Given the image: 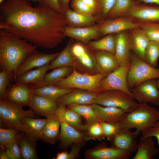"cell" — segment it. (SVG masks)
Returning <instances> with one entry per match:
<instances>
[{"mask_svg": "<svg viewBox=\"0 0 159 159\" xmlns=\"http://www.w3.org/2000/svg\"><path fill=\"white\" fill-rule=\"evenodd\" d=\"M64 15L51 8L33 6L29 0H6L0 5V29L38 47L52 49L66 37Z\"/></svg>", "mask_w": 159, "mask_h": 159, "instance_id": "6da1fadb", "label": "cell"}, {"mask_svg": "<svg viewBox=\"0 0 159 159\" xmlns=\"http://www.w3.org/2000/svg\"><path fill=\"white\" fill-rule=\"evenodd\" d=\"M38 47L9 32L0 29V71L14 75L27 56Z\"/></svg>", "mask_w": 159, "mask_h": 159, "instance_id": "7a4b0ae2", "label": "cell"}, {"mask_svg": "<svg viewBox=\"0 0 159 159\" xmlns=\"http://www.w3.org/2000/svg\"><path fill=\"white\" fill-rule=\"evenodd\" d=\"M159 120V111L145 103H139L132 111L126 113L120 121L114 123L122 128L129 130L135 128L138 133L152 126Z\"/></svg>", "mask_w": 159, "mask_h": 159, "instance_id": "3957f363", "label": "cell"}, {"mask_svg": "<svg viewBox=\"0 0 159 159\" xmlns=\"http://www.w3.org/2000/svg\"><path fill=\"white\" fill-rule=\"evenodd\" d=\"M22 107L5 99L0 100V122L7 127L28 135L23 120L26 117L38 118L32 108L24 110Z\"/></svg>", "mask_w": 159, "mask_h": 159, "instance_id": "277c9868", "label": "cell"}, {"mask_svg": "<svg viewBox=\"0 0 159 159\" xmlns=\"http://www.w3.org/2000/svg\"><path fill=\"white\" fill-rule=\"evenodd\" d=\"M106 76L99 73L93 75L81 74L76 71L74 66L69 75L53 85L62 88L84 90L98 93L101 92V82Z\"/></svg>", "mask_w": 159, "mask_h": 159, "instance_id": "5b68a950", "label": "cell"}, {"mask_svg": "<svg viewBox=\"0 0 159 159\" xmlns=\"http://www.w3.org/2000/svg\"><path fill=\"white\" fill-rule=\"evenodd\" d=\"M158 79L159 68L151 66L134 53H131L130 65L127 76L129 89L133 88L147 80Z\"/></svg>", "mask_w": 159, "mask_h": 159, "instance_id": "8992f818", "label": "cell"}, {"mask_svg": "<svg viewBox=\"0 0 159 159\" xmlns=\"http://www.w3.org/2000/svg\"><path fill=\"white\" fill-rule=\"evenodd\" d=\"M95 103L119 108L127 113L134 110L139 104L126 92L117 90L104 91L97 93Z\"/></svg>", "mask_w": 159, "mask_h": 159, "instance_id": "52a82bcc", "label": "cell"}, {"mask_svg": "<svg viewBox=\"0 0 159 159\" xmlns=\"http://www.w3.org/2000/svg\"><path fill=\"white\" fill-rule=\"evenodd\" d=\"M130 65V59L122 62L117 68L106 76L101 82V92L110 90L122 91L134 99L127 83Z\"/></svg>", "mask_w": 159, "mask_h": 159, "instance_id": "ba28073f", "label": "cell"}, {"mask_svg": "<svg viewBox=\"0 0 159 159\" xmlns=\"http://www.w3.org/2000/svg\"><path fill=\"white\" fill-rule=\"evenodd\" d=\"M57 114L60 124L59 146L65 150L76 143H86L87 141L85 132L79 131L69 125L65 121L64 116L66 105L58 103Z\"/></svg>", "mask_w": 159, "mask_h": 159, "instance_id": "9c48e42d", "label": "cell"}, {"mask_svg": "<svg viewBox=\"0 0 159 159\" xmlns=\"http://www.w3.org/2000/svg\"><path fill=\"white\" fill-rule=\"evenodd\" d=\"M133 98L139 103H150L159 106V91L155 79L146 81L134 87Z\"/></svg>", "mask_w": 159, "mask_h": 159, "instance_id": "30bf717a", "label": "cell"}, {"mask_svg": "<svg viewBox=\"0 0 159 159\" xmlns=\"http://www.w3.org/2000/svg\"><path fill=\"white\" fill-rule=\"evenodd\" d=\"M34 94V89L29 86L15 83L11 84L7 88L5 99L22 107H29Z\"/></svg>", "mask_w": 159, "mask_h": 159, "instance_id": "8fae6325", "label": "cell"}, {"mask_svg": "<svg viewBox=\"0 0 159 159\" xmlns=\"http://www.w3.org/2000/svg\"><path fill=\"white\" fill-rule=\"evenodd\" d=\"M131 153L102 142L86 150L84 156L86 159H128Z\"/></svg>", "mask_w": 159, "mask_h": 159, "instance_id": "7c38bea8", "label": "cell"}, {"mask_svg": "<svg viewBox=\"0 0 159 159\" xmlns=\"http://www.w3.org/2000/svg\"><path fill=\"white\" fill-rule=\"evenodd\" d=\"M123 16L138 23H159V6L136 4Z\"/></svg>", "mask_w": 159, "mask_h": 159, "instance_id": "4fadbf2b", "label": "cell"}, {"mask_svg": "<svg viewBox=\"0 0 159 159\" xmlns=\"http://www.w3.org/2000/svg\"><path fill=\"white\" fill-rule=\"evenodd\" d=\"M59 53H48L37 50L30 54L18 68L14 75V80L18 76L27 71L50 63L58 56Z\"/></svg>", "mask_w": 159, "mask_h": 159, "instance_id": "5bb4252c", "label": "cell"}, {"mask_svg": "<svg viewBox=\"0 0 159 159\" xmlns=\"http://www.w3.org/2000/svg\"><path fill=\"white\" fill-rule=\"evenodd\" d=\"M140 24V23L123 16L103 21L98 25L100 34L106 35L118 34L139 27Z\"/></svg>", "mask_w": 159, "mask_h": 159, "instance_id": "9a60e30c", "label": "cell"}, {"mask_svg": "<svg viewBox=\"0 0 159 159\" xmlns=\"http://www.w3.org/2000/svg\"><path fill=\"white\" fill-rule=\"evenodd\" d=\"M129 47L130 50L140 58L145 61V53L150 41L140 27L127 31Z\"/></svg>", "mask_w": 159, "mask_h": 159, "instance_id": "2e32d148", "label": "cell"}, {"mask_svg": "<svg viewBox=\"0 0 159 159\" xmlns=\"http://www.w3.org/2000/svg\"><path fill=\"white\" fill-rule=\"evenodd\" d=\"M49 64L26 72L16 77L14 81L15 83L27 85L34 89L47 85L45 77L49 70Z\"/></svg>", "mask_w": 159, "mask_h": 159, "instance_id": "e0dca14e", "label": "cell"}, {"mask_svg": "<svg viewBox=\"0 0 159 159\" xmlns=\"http://www.w3.org/2000/svg\"><path fill=\"white\" fill-rule=\"evenodd\" d=\"M29 107L35 115L49 119L56 115L58 105L55 101L34 93Z\"/></svg>", "mask_w": 159, "mask_h": 159, "instance_id": "ac0fdd59", "label": "cell"}, {"mask_svg": "<svg viewBox=\"0 0 159 159\" xmlns=\"http://www.w3.org/2000/svg\"><path fill=\"white\" fill-rule=\"evenodd\" d=\"M139 134L135 130L122 128L110 141L112 146L131 153L136 151V138Z\"/></svg>", "mask_w": 159, "mask_h": 159, "instance_id": "d6986e66", "label": "cell"}, {"mask_svg": "<svg viewBox=\"0 0 159 159\" xmlns=\"http://www.w3.org/2000/svg\"><path fill=\"white\" fill-rule=\"evenodd\" d=\"M97 93L87 90L75 89L59 98L56 102L66 106L71 104L95 103Z\"/></svg>", "mask_w": 159, "mask_h": 159, "instance_id": "ffe728a7", "label": "cell"}, {"mask_svg": "<svg viewBox=\"0 0 159 159\" xmlns=\"http://www.w3.org/2000/svg\"><path fill=\"white\" fill-rule=\"evenodd\" d=\"M66 36L87 43L97 38L100 34L98 25L83 27H75L67 25L65 27Z\"/></svg>", "mask_w": 159, "mask_h": 159, "instance_id": "44dd1931", "label": "cell"}, {"mask_svg": "<svg viewBox=\"0 0 159 159\" xmlns=\"http://www.w3.org/2000/svg\"><path fill=\"white\" fill-rule=\"evenodd\" d=\"M98 122L115 123L120 120L127 113L119 108L104 106L94 103L91 105Z\"/></svg>", "mask_w": 159, "mask_h": 159, "instance_id": "7402d4cb", "label": "cell"}, {"mask_svg": "<svg viewBox=\"0 0 159 159\" xmlns=\"http://www.w3.org/2000/svg\"><path fill=\"white\" fill-rule=\"evenodd\" d=\"M97 71L107 75L120 65L115 55L105 51H97L95 54Z\"/></svg>", "mask_w": 159, "mask_h": 159, "instance_id": "603a6c76", "label": "cell"}, {"mask_svg": "<svg viewBox=\"0 0 159 159\" xmlns=\"http://www.w3.org/2000/svg\"><path fill=\"white\" fill-rule=\"evenodd\" d=\"M63 14L67 20L68 25L75 27H83L92 25L97 20L94 15H87L80 13L69 8Z\"/></svg>", "mask_w": 159, "mask_h": 159, "instance_id": "cb8c5ba5", "label": "cell"}, {"mask_svg": "<svg viewBox=\"0 0 159 159\" xmlns=\"http://www.w3.org/2000/svg\"><path fill=\"white\" fill-rule=\"evenodd\" d=\"M47 118L40 119L26 117L23 122L28 132V135L37 142L41 140L47 124Z\"/></svg>", "mask_w": 159, "mask_h": 159, "instance_id": "d4e9b609", "label": "cell"}, {"mask_svg": "<svg viewBox=\"0 0 159 159\" xmlns=\"http://www.w3.org/2000/svg\"><path fill=\"white\" fill-rule=\"evenodd\" d=\"M158 150L155 146L152 137L140 139L138 143L136 153L132 159H153Z\"/></svg>", "mask_w": 159, "mask_h": 159, "instance_id": "484cf974", "label": "cell"}, {"mask_svg": "<svg viewBox=\"0 0 159 159\" xmlns=\"http://www.w3.org/2000/svg\"><path fill=\"white\" fill-rule=\"evenodd\" d=\"M47 119L41 140L54 145L59 139L60 122L57 114L55 116Z\"/></svg>", "mask_w": 159, "mask_h": 159, "instance_id": "4316f807", "label": "cell"}, {"mask_svg": "<svg viewBox=\"0 0 159 159\" xmlns=\"http://www.w3.org/2000/svg\"><path fill=\"white\" fill-rule=\"evenodd\" d=\"M126 32H122L117 35L115 56L119 64L130 58L131 53L127 42Z\"/></svg>", "mask_w": 159, "mask_h": 159, "instance_id": "83f0119b", "label": "cell"}, {"mask_svg": "<svg viewBox=\"0 0 159 159\" xmlns=\"http://www.w3.org/2000/svg\"><path fill=\"white\" fill-rule=\"evenodd\" d=\"M67 106L77 112L83 118L85 132L92 125L98 122L91 105L71 104Z\"/></svg>", "mask_w": 159, "mask_h": 159, "instance_id": "f1b7e54d", "label": "cell"}, {"mask_svg": "<svg viewBox=\"0 0 159 159\" xmlns=\"http://www.w3.org/2000/svg\"><path fill=\"white\" fill-rule=\"evenodd\" d=\"M72 41H69L64 49L49 64V70L62 66H74V57L72 52Z\"/></svg>", "mask_w": 159, "mask_h": 159, "instance_id": "f546056e", "label": "cell"}, {"mask_svg": "<svg viewBox=\"0 0 159 159\" xmlns=\"http://www.w3.org/2000/svg\"><path fill=\"white\" fill-rule=\"evenodd\" d=\"M74 89L62 88L53 85H48L34 89V93L56 101L59 98Z\"/></svg>", "mask_w": 159, "mask_h": 159, "instance_id": "4dcf8cb0", "label": "cell"}, {"mask_svg": "<svg viewBox=\"0 0 159 159\" xmlns=\"http://www.w3.org/2000/svg\"><path fill=\"white\" fill-rule=\"evenodd\" d=\"M71 50L74 57L82 65L91 69H94L95 68L97 69L93 58L84 46L80 43H76L72 45Z\"/></svg>", "mask_w": 159, "mask_h": 159, "instance_id": "1f68e13d", "label": "cell"}, {"mask_svg": "<svg viewBox=\"0 0 159 159\" xmlns=\"http://www.w3.org/2000/svg\"><path fill=\"white\" fill-rule=\"evenodd\" d=\"M22 159H39L36 153V142L26 134L23 133L19 141Z\"/></svg>", "mask_w": 159, "mask_h": 159, "instance_id": "d6a6232c", "label": "cell"}, {"mask_svg": "<svg viewBox=\"0 0 159 159\" xmlns=\"http://www.w3.org/2000/svg\"><path fill=\"white\" fill-rule=\"evenodd\" d=\"M105 36L100 39L90 42L89 46L93 49L108 52L115 55L117 35Z\"/></svg>", "mask_w": 159, "mask_h": 159, "instance_id": "836d02e7", "label": "cell"}, {"mask_svg": "<svg viewBox=\"0 0 159 159\" xmlns=\"http://www.w3.org/2000/svg\"><path fill=\"white\" fill-rule=\"evenodd\" d=\"M23 133L15 129L1 127L0 148H4L15 142L19 141Z\"/></svg>", "mask_w": 159, "mask_h": 159, "instance_id": "e575fe53", "label": "cell"}, {"mask_svg": "<svg viewBox=\"0 0 159 159\" xmlns=\"http://www.w3.org/2000/svg\"><path fill=\"white\" fill-rule=\"evenodd\" d=\"M136 4L135 0H116L113 7L107 16L109 19L122 16Z\"/></svg>", "mask_w": 159, "mask_h": 159, "instance_id": "d590c367", "label": "cell"}, {"mask_svg": "<svg viewBox=\"0 0 159 159\" xmlns=\"http://www.w3.org/2000/svg\"><path fill=\"white\" fill-rule=\"evenodd\" d=\"M53 69L45 74V80L48 85H54L59 81L68 76L73 70L71 67L67 66L59 67Z\"/></svg>", "mask_w": 159, "mask_h": 159, "instance_id": "8d00e7d4", "label": "cell"}, {"mask_svg": "<svg viewBox=\"0 0 159 159\" xmlns=\"http://www.w3.org/2000/svg\"><path fill=\"white\" fill-rule=\"evenodd\" d=\"M64 116L65 121L70 126L79 131L85 132L82 118L77 112L66 107Z\"/></svg>", "mask_w": 159, "mask_h": 159, "instance_id": "74e56055", "label": "cell"}, {"mask_svg": "<svg viewBox=\"0 0 159 159\" xmlns=\"http://www.w3.org/2000/svg\"><path fill=\"white\" fill-rule=\"evenodd\" d=\"M159 58V43L150 41L145 53V61L156 67Z\"/></svg>", "mask_w": 159, "mask_h": 159, "instance_id": "f35d334b", "label": "cell"}, {"mask_svg": "<svg viewBox=\"0 0 159 159\" xmlns=\"http://www.w3.org/2000/svg\"><path fill=\"white\" fill-rule=\"evenodd\" d=\"M139 27L150 41L159 43V23H140Z\"/></svg>", "mask_w": 159, "mask_h": 159, "instance_id": "ab89813d", "label": "cell"}, {"mask_svg": "<svg viewBox=\"0 0 159 159\" xmlns=\"http://www.w3.org/2000/svg\"><path fill=\"white\" fill-rule=\"evenodd\" d=\"M14 81V74L6 70L1 71L0 72V100L5 99L7 88Z\"/></svg>", "mask_w": 159, "mask_h": 159, "instance_id": "60d3db41", "label": "cell"}, {"mask_svg": "<svg viewBox=\"0 0 159 159\" xmlns=\"http://www.w3.org/2000/svg\"><path fill=\"white\" fill-rule=\"evenodd\" d=\"M85 132L87 141L90 140H101L105 139L102 127L99 122L92 125Z\"/></svg>", "mask_w": 159, "mask_h": 159, "instance_id": "b9f144b4", "label": "cell"}, {"mask_svg": "<svg viewBox=\"0 0 159 159\" xmlns=\"http://www.w3.org/2000/svg\"><path fill=\"white\" fill-rule=\"evenodd\" d=\"M85 143H79L74 144L71 146L70 152L68 153L67 151L58 152L55 158L54 159H75L80 156V150Z\"/></svg>", "mask_w": 159, "mask_h": 159, "instance_id": "7bdbcfd3", "label": "cell"}, {"mask_svg": "<svg viewBox=\"0 0 159 159\" xmlns=\"http://www.w3.org/2000/svg\"><path fill=\"white\" fill-rule=\"evenodd\" d=\"M99 122L102 127L105 137L109 141L122 128L115 123L104 121Z\"/></svg>", "mask_w": 159, "mask_h": 159, "instance_id": "ee69618b", "label": "cell"}, {"mask_svg": "<svg viewBox=\"0 0 159 159\" xmlns=\"http://www.w3.org/2000/svg\"><path fill=\"white\" fill-rule=\"evenodd\" d=\"M71 6L74 11L87 15H94L96 12L81 0H72Z\"/></svg>", "mask_w": 159, "mask_h": 159, "instance_id": "f6af8a7d", "label": "cell"}, {"mask_svg": "<svg viewBox=\"0 0 159 159\" xmlns=\"http://www.w3.org/2000/svg\"><path fill=\"white\" fill-rule=\"evenodd\" d=\"M4 149L8 159H22L19 141L15 142Z\"/></svg>", "mask_w": 159, "mask_h": 159, "instance_id": "bcb514c9", "label": "cell"}, {"mask_svg": "<svg viewBox=\"0 0 159 159\" xmlns=\"http://www.w3.org/2000/svg\"><path fill=\"white\" fill-rule=\"evenodd\" d=\"M150 137H155L159 146V120L155 122L152 126L142 132L140 139Z\"/></svg>", "mask_w": 159, "mask_h": 159, "instance_id": "7dc6e473", "label": "cell"}, {"mask_svg": "<svg viewBox=\"0 0 159 159\" xmlns=\"http://www.w3.org/2000/svg\"><path fill=\"white\" fill-rule=\"evenodd\" d=\"M99 11L103 17L107 16L113 7L116 0H97Z\"/></svg>", "mask_w": 159, "mask_h": 159, "instance_id": "c3c4849f", "label": "cell"}, {"mask_svg": "<svg viewBox=\"0 0 159 159\" xmlns=\"http://www.w3.org/2000/svg\"><path fill=\"white\" fill-rule=\"evenodd\" d=\"M39 3L41 6L51 8L63 14L59 0H40Z\"/></svg>", "mask_w": 159, "mask_h": 159, "instance_id": "681fc988", "label": "cell"}, {"mask_svg": "<svg viewBox=\"0 0 159 159\" xmlns=\"http://www.w3.org/2000/svg\"><path fill=\"white\" fill-rule=\"evenodd\" d=\"M84 3L96 11H99L97 0H81Z\"/></svg>", "mask_w": 159, "mask_h": 159, "instance_id": "f907efd6", "label": "cell"}, {"mask_svg": "<svg viewBox=\"0 0 159 159\" xmlns=\"http://www.w3.org/2000/svg\"><path fill=\"white\" fill-rule=\"evenodd\" d=\"M136 4L144 3L146 4H154L159 6V0H136Z\"/></svg>", "mask_w": 159, "mask_h": 159, "instance_id": "816d5d0a", "label": "cell"}, {"mask_svg": "<svg viewBox=\"0 0 159 159\" xmlns=\"http://www.w3.org/2000/svg\"><path fill=\"white\" fill-rule=\"evenodd\" d=\"M70 0H59L60 4L63 12L66 9L69 8V4Z\"/></svg>", "mask_w": 159, "mask_h": 159, "instance_id": "f5cc1de1", "label": "cell"}, {"mask_svg": "<svg viewBox=\"0 0 159 159\" xmlns=\"http://www.w3.org/2000/svg\"><path fill=\"white\" fill-rule=\"evenodd\" d=\"M0 159H8L4 148H0Z\"/></svg>", "mask_w": 159, "mask_h": 159, "instance_id": "db71d44e", "label": "cell"}, {"mask_svg": "<svg viewBox=\"0 0 159 159\" xmlns=\"http://www.w3.org/2000/svg\"><path fill=\"white\" fill-rule=\"evenodd\" d=\"M156 80L157 87L159 91V79H156Z\"/></svg>", "mask_w": 159, "mask_h": 159, "instance_id": "11a10c76", "label": "cell"}, {"mask_svg": "<svg viewBox=\"0 0 159 159\" xmlns=\"http://www.w3.org/2000/svg\"><path fill=\"white\" fill-rule=\"evenodd\" d=\"M4 1V0H0V4H1Z\"/></svg>", "mask_w": 159, "mask_h": 159, "instance_id": "9f6ffc18", "label": "cell"}, {"mask_svg": "<svg viewBox=\"0 0 159 159\" xmlns=\"http://www.w3.org/2000/svg\"><path fill=\"white\" fill-rule=\"evenodd\" d=\"M31 0L34 1H38L39 2L40 0Z\"/></svg>", "mask_w": 159, "mask_h": 159, "instance_id": "6f0895ef", "label": "cell"}, {"mask_svg": "<svg viewBox=\"0 0 159 159\" xmlns=\"http://www.w3.org/2000/svg\"><path fill=\"white\" fill-rule=\"evenodd\" d=\"M135 0V1H136V0Z\"/></svg>", "mask_w": 159, "mask_h": 159, "instance_id": "680465c9", "label": "cell"}]
</instances>
